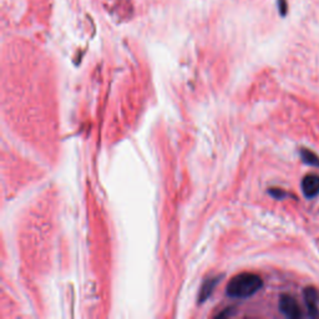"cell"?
Wrapping results in <instances>:
<instances>
[{"label": "cell", "mask_w": 319, "mask_h": 319, "mask_svg": "<svg viewBox=\"0 0 319 319\" xmlns=\"http://www.w3.org/2000/svg\"><path fill=\"white\" fill-rule=\"evenodd\" d=\"M269 193H271L274 198H277V200H281V198H283L284 196H286V192H283L282 190H278V188H271Z\"/></svg>", "instance_id": "cell-7"}, {"label": "cell", "mask_w": 319, "mask_h": 319, "mask_svg": "<svg viewBox=\"0 0 319 319\" xmlns=\"http://www.w3.org/2000/svg\"><path fill=\"white\" fill-rule=\"evenodd\" d=\"M302 191L307 198H312L319 193V176L307 175L302 180Z\"/></svg>", "instance_id": "cell-4"}, {"label": "cell", "mask_w": 319, "mask_h": 319, "mask_svg": "<svg viewBox=\"0 0 319 319\" xmlns=\"http://www.w3.org/2000/svg\"><path fill=\"white\" fill-rule=\"evenodd\" d=\"M279 310L283 315L291 319L302 318L303 313L297 300L288 294H282L279 298Z\"/></svg>", "instance_id": "cell-2"}, {"label": "cell", "mask_w": 319, "mask_h": 319, "mask_svg": "<svg viewBox=\"0 0 319 319\" xmlns=\"http://www.w3.org/2000/svg\"><path fill=\"white\" fill-rule=\"evenodd\" d=\"M304 299H305V304H307V309H308V314L312 318L319 317V309H318V304H319V292L313 287H308L304 291Z\"/></svg>", "instance_id": "cell-3"}, {"label": "cell", "mask_w": 319, "mask_h": 319, "mask_svg": "<svg viewBox=\"0 0 319 319\" xmlns=\"http://www.w3.org/2000/svg\"><path fill=\"white\" fill-rule=\"evenodd\" d=\"M300 157H302L303 162L310 166H319V157L312 151L307 150V148H302L300 150Z\"/></svg>", "instance_id": "cell-6"}, {"label": "cell", "mask_w": 319, "mask_h": 319, "mask_svg": "<svg viewBox=\"0 0 319 319\" xmlns=\"http://www.w3.org/2000/svg\"><path fill=\"white\" fill-rule=\"evenodd\" d=\"M219 281V277H214V278H210L203 283L202 288H201V293H200V302H205L211 294H212L214 287L217 286Z\"/></svg>", "instance_id": "cell-5"}, {"label": "cell", "mask_w": 319, "mask_h": 319, "mask_svg": "<svg viewBox=\"0 0 319 319\" xmlns=\"http://www.w3.org/2000/svg\"><path fill=\"white\" fill-rule=\"evenodd\" d=\"M263 286V281L255 273H241L234 276L227 286V294L231 298H248L256 294Z\"/></svg>", "instance_id": "cell-1"}]
</instances>
